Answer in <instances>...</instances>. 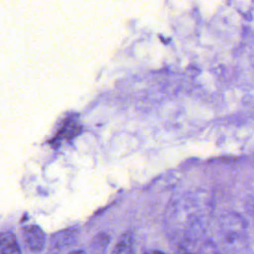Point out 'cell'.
<instances>
[{
  "label": "cell",
  "instance_id": "cell-1",
  "mask_svg": "<svg viewBox=\"0 0 254 254\" xmlns=\"http://www.w3.org/2000/svg\"><path fill=\"white\" fill-rule=\"evenodd\" d=\"M23 237L31 251L39 252L43 249L45 244V235L38 226H28L23 230Z\"/></svg>",
  "mask_w": 254,
  "mask_h": 254
},
{
  "label": "cell",
  "instance_id": "cell-2",
  "mask_svg": "<svg viewBox=\"0 0 254 254\" xmlns=\"http://www.w3.org/2000/svg\"><path fill=\"white\" fill-rule=\"evenodd\" d=\"M112 254H135L134 236L131 231H125L118 238Z\"/></svg>",
  "mask_w": 254,
  "mask_h": 254
},
{
  "label": "cell",
  "instance_id": "cell-3",
  "mask_svg": "<svg viewBox=\"0 0 254 254\" xmlns=\"http://www.w3.org/2000/svg\"><path fill=\"white\" fill-rule=\"evenodd\" d=\"M0 254H21L20 246L12 232L6 231L1 234Z\"/></svg>",
  "mask_w": 254,
  "mask_h": 254
},
{
  "label": "cell",
  "instance_id": "cell-4",
  "mask_svg": "<svg viewBox=\"0 0 254 254\" xmlns=\"http://www.w3.org/2000/svg\"><path fill=\"white\" fill-rule=\"evenodd\" d=\"M80 130V126L73 122V121H66L63 128L59 131L57 138H62V139H71L72 137H74Z\"/></svg>",
  "mask_w": 254,
  "mask_h": 254
},
{
  "label": "cell",
  "instance_id": "cell-5",
  "mask_svg": "<svg viewBox=\"0 0 254 254\" xmlns=\"http://www.w3.org/2000/svg\"><path fill=\"white\" fill-rule=\"evenodd\" d=\"M176 254H190V253L186 249H184V248H179Z\"/></svg>",
  "mask_w": 254,
  "mask_h": 254
},
{
  "label": "cell",
  "instance_id": "cell-6",
  "mask_svg": "<svg viewBox=\"0 0 254 254\" xmlns=\"http://www.w3.org/2000/svg\"><path fill=\"white\" fill-rule=\"evenodd\" d=\"M144 254H165V253H163V252H161L159 250H152V251H148V252H146Z\"/></svg>",
  "mask_w": 254,
  "mask_h": 254
},
{
  "label": "cell",
  "instance_id": "cell-7",
  "mask_svg": "<svg viewBox=\"0 0 254 254\" xmlns=\"http://www.w3.org/2000/svg\"><path fill=\"white\" fill-rule=\"evenodd\" d=\"M68 254H86V253L83 250H75V251H72V252H70Z\"/></svg>",
  "mask_w": 254,
  "mask_h": 254
}]
</instances>
